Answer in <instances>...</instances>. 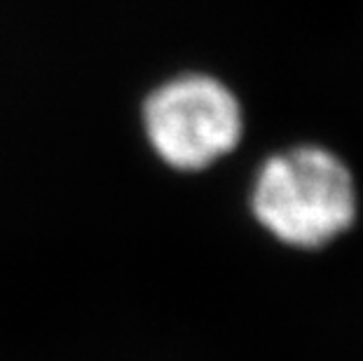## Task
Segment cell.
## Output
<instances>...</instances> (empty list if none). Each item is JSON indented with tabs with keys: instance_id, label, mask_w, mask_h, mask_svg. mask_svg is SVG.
I'll use <instances>...</instances> for the list:
<instances>
[{
	"instance_id": "7a4b0ae2",
	"label": "cell",
	"mask_w": 363,
	"mask_h": 361,
	"mask_svg": "<svg viewBox=\"0 0 363 361\" xmlns=\"http://www.w3.org/2000/svg\"><path fill=\"white\" fill-rule=\"evenodd\" d=\"M242 125L237 96L202 73L162 82L143 104L145 139L176 172H202L233 152L242 139Z\"/></svg>"
},
{
	"instance_id": "6da1fadb",
	"label": "cell",
	"mask_w": 363,
	"mask_h": 361,
	"mask_svg": "<svg viewBox=\"0 0 363 361\" xmlns=\"http://www.w3.org/2000/svg\"><path fill=\"white\" fill-rule=\"evenodd\" d=\"M253 216L291 247H323L354 223L357 188L333 152L300 145L269 157L253 183Z\"/></svg>"
}]
</instances>
